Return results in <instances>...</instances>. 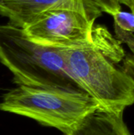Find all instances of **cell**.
I'll return each mask as SVG.
<instances>
[{
    "instance_id": "obj_1",
    "label": "cell",
    "mask_w": 134,
    "mask_h": 135,
    "mask_svg": "<svg viewBox=\"0 0 134 135\" xmlns=\"http://www.w3.org/2000/svg\"><path fill=\"white\" fill-rule=\"evenodd\" d=\"M122 44L103 26H95L93 42L65 48L70 72L99 109L123 114L134 104V79L119 66L126 54Z\"/></svg>"
},
{
    "instance_id": "obj_2",
    "label": "cell",
    "mask_w": 134,
    "mask_h": 135,
    "mask_svg": "<svg viewBox=\"0 0 134 135\" xmlns=\"http://www.w3.org/2000/svg\"><path fill=\"white\" fill-rule=\"evenodd\" d=\"M0 62L17 85L82 91L70 72L65 48L36 42L10 23L0 25Z\"/></svg>"
},
{
    "instance_id": "obj_3",
    "label": "cell",
    "mask_w": 134,
    "mask_h": 135,
    "mask_svg": "<svg viewBox=\"0 0 134 135\" xmlns=\"http://www.w3.org/2000/svg\"><path fill=\"white\" fill-rule=\"evenodd\" d=\"M99 109L97 103L82 91L17 85L2 96L0 111L33 119L73 135L82 123Z\"/></svg>"
},
{
    "instance_id": "obj_4",
    "label": "cell",
    "mask_w": 134,
    "mask_h": 135,
    "mask_svg": "<svg viewBox=\"0 0 134 135\" xmlns=\"http://www.w3.org/2000/svg\"><path fill=\"white\" fill-rule=\"evenodd\" d=\"M102 11L90 0H63L23 28L40 44L73 48L94 40L95 21Z\"/></svg>"
},
{
    "instance_id": "obj_5",
    "label": "cell",
    "mask_w": 134,
    "mask_h": 135,
    "mask_svg": "<svg viewBox=\"0 0 134 135\" xmlns=\"http://www.w3.org/2000/svg\"><path fill=\"white\" fill-rule=\"evenodd\" d=\"M63 0H0V15L9 23L24 28L40 15Z\"/></svg>"
},
{
    "instance_id": "obj_6",
    "label": "cell",
    "mask_w": 134,
    "mask_h": 135,
    "mask_svg": "<svg viewBox=\"0 0 134 135\" xmlns=\"http://www.w3.org/2000/svg\"><path fill=\"white\" fill-rule=\"evenodd\" d=\"M73 135H132L123 114L98 109L90 115Z\"/></svg>"
},
{
    "instance_id": "obj_7",
    "label": "cell",
    "mask_w": 134,
    "mask_h": 135,
    "mask_svg": "<svg viewBox=\"0 0 134 135\" xmlns=\"http://www.w3.org/2000/svg\"><path fill=\"white\" fill-rule=\"evenodd\" d=\"M114 26L118 28L134 33V13L133 12L122 11V9L112 15Z\"/></svg>"
},
{
    "instance_id": "obj_8",
    "label": "cell",
    "mask_w": 134,
    "mask_h": 135,
    "mask_svg": "<svg viewBox=\"0 0 134 135\" xmlns=\"http://www.w3.org/2000/svg\"><path fill=\"white\" fill-rule=\"evenodd\" d=\"M97 7L100 9L102 12H105L110 15L120 11L122 9L121 4L118 0H90Z\"/></svg>"
},
{
    "instance_id": "obj_9",
    "label": "cell",
    "mask_w": 134,
    "mask_h": 135,
    "mask_svg": "<svg viewBox=\"0 0 134 135\" xmlns=\"http://www.w3.org/2000/svg\"><path fill=\"white\" fill-rule=\"evenodd\" d=\"M114 29L115 38L130 48L132 52V56L134 58V33L123 31L116 26H114Z\"/></svg>"
},
{
    "instance_id": "obj_10",
    "label": "cell",
    "mask_w": 134,
    "mask_h": 135,
    "mask_svg": "<svg viewBox=\"0 0 134 135\" xmlns=\"http://www.w3.org/2000/svg\"><path fill=\"white\" fill-rule=\"evenodd\" d=\"M123 70L134 79V58L132 55H126L122 61Z\"/></svg>"
},
{
    "instance_id": "obj_11",
    "label": "cell",
    "mask_w": 134,
    "mask_h": 135,
    "mask_svg": "<svg viewBox=\"0 0 134 135\" xmlns=\"http://www.w3.org/2000/svg\"><path fill=\"white\" fill-rule=\"evenodd\" d=\"M120 4H124L130 9L134 6V0H118Z\"/></svg>"
},
{
    "instance_id": "obj_12",
    "label": "cell",
    "mask_w": 134,
    "mask_h": 135,
    "mask_svg": "<svg viewBox=\"0 0 134 135\" xmlns=\"http://www.w3.org/2000/svg\"><path fill=\"white\" fill-rule=\"evenodd\" d=\"M130 11H131V12H133V13H134V6L132 8V9H130Z\"/></svg>"
}]
</instances>
